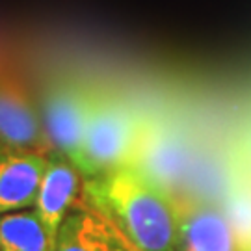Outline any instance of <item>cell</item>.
<instances>
[{
    "label": "cell",
    "instance_id": "cell-1",
    "mask_svg": "<svg viewBox=\"0 0 251 251\" xmlns=\"http://www.w3.org/2000/svg\"><path fill=\"white\" fill-rule=\"evenodd\" d=\"M84 198L132 251H182L177 198L134 166L86 179Z\"/></svg>",
    "mask_w": 251,
    "mask_h": 251
},
{
    "label": "cell",
    "instance_id": "cell-2",
    "mask_svg": "<svg viewBox=\"0 0 251 251\" xmlns=\"http://www.w3.org/2000/svg\"><path fill=\"white\" fill-rule=\"evenodd\" d=\"M144 126L132 108L117 95L97 91L84 130L80 154L75 162L86 179L132 166Z\"/></svg>",
    "mask_w": 251,
    "mask_h": 251
},
{
    "label": "cell",
    "instance_id": "cell-3",
    "mask_svg": "<svg viewBox=\"0 0 251 251\" xmlns=\"http://www.w3.org/2000/svg\"><path fill=\"white\" fill-rule=\"evenodd\" d=\"M97 91L76 78H56L41 93L39 114L54 152L75 164L80 154L84 130Z\"/></svg>",
    "mask_w": 251,
    "mask_h": 251
},
{
    "label": "cell",
    "instance_id": "cell-4",
    "mask_svg": "<svg viewBox=\"0 0 251 251\" xmlns=\"http://www.w3.org/2000/svg\"><path fill=\"white\" fill-rule=\"evenodd\" d=\"M39 152L52 154L39 108L11 67L0 62V154Z\"/></svg>",
    "mask_w": 251,
    "mask_h": 251
},
{
    "label": "cell",
    "instance_id": "cell-5",
    "mask_svg": "<svg viewBox=\"0 0 251 251\" xmlns=\"http://www.w3.org/2000/svg\"><path fill=\"white\" fill-rule=\"evenodd\" d=\"M182 251H248L229 216L203 201L177 199Z\"/></svg>",
    "mask_w": 251,
    "mask_h": 251
},
{
    "label": "cell",
    "instance_id": "cell-6",
    "mask_svg": "<svg viewBox=\"0 0 251 251\" xmlns=\"http://www.w3.org/2000/svg\"><path fill=\"white\" fill-rule=\"evenodd\" d=\"M76 166L60 152L49 154V166L36 199V214L49 238V251H52L58 231L78 192Z\"/></svg>",
    "mask_w": 251,
    "mask_h": 251
},
{
    "label": "cell",
    "instance_id": "cell-7",
    "mask_svg": "<svg viewBox=\"0 0 251 251\" xmlns=\"http://www.w3.org/2000/svg\"><path fill=\"white\" fill-rule=\"evenodd\" d=\"M132 166L147 175L152 182L173 194L177 184L188 173V147L177 136L168 132H149L144 126Z\"/></svg>",
    "mask_w": 251,
    "mask_h": 251
},
{
    "label": "cell",
    "instance_id": "cell-8",
    "mask_svg": "<svg viewBox=\"0 0 251 251\" xmlns=\"http://www.w3.org/2000/svg\"><path fill=\"white\" fill-rule=\"evenodd\" d=\"M49 156L39 152L0 154V214L36 205Z\"/></svg>",
    "mask_w": 251,
    "mask_h": 251
},
{
    "label": "cell",
    "instance_id": "cell-9",
    "mask_svg": "<svg viewBox=\"0 0 251 251\" xmlns=\"http://www.w3.org/2000/svg\"><path fill=\"white\" fill-rule=\"evenodd\" d=\"M52 251H132L106 220L86 205L69 210Z\"/></svg>",
    "mask_w": 251,
    "mask_h": 251
},
{
    "label": "cell",
    "instance_id": "cell-10",
    "mask_svg": "<svg viewBox=\"0 0 251 251\" xmlns=\"http://www.w3.org/2000/svg\"><path fill=\"white\" fill-rule=\"evenodd\" d=\"M0 250L49 251V238L36 210L0 214Z\"/></svg>",
    "mask_w": 251,
    "mask_h": 251
},
{
    "label": "cell",
    "instance_id": "cell-11",
    "mask_svg": "<svg viewBox=\"0 0 251 251\" xmlns=\"http://www.w3.org/2000/svg\"><path fill=\"white\" fill-rule=\"evenodd\" d=\"M0 251H2V250H0Z\"/></svg>",
    "mask_w": 251,
    "mask_h": 251
}]
</instances>
